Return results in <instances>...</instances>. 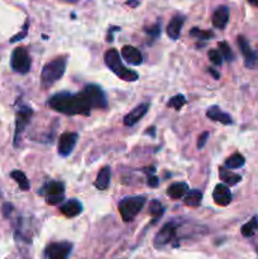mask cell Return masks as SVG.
<instances>
[{
    "label": "cell",
    "mask_w": 258,
    "mask_h": 259,
    "mask_svg": "<svg viewBox=\"0 0 258 259\" xmlns=\"http://www.w3.org/2000/svg\"><path fill=\"white\" fill-rule=\"evenodd\" d=\"M48 105L53 110L66 115L89 116L91 113V108L86 101L82 91L77 94H71L68 91L55 94L48 100Z\"/></svg>",
    "instance_id": "1"
},
{
    "label": "cell",
    "mask_w": 258,
    "mask_h": 259,
    "mask_svg": "<svg viewBox=\"0 0 258 259\" xmlns=\"http://www.w3.org/2000/svg\"><path fill=\"white\" fill-rule=\"evenodd\" d=\"M66 65H67V58L65 56L57 57L46 63L42 73H40V86H42V89H50L51 86L55 85L65 73Z\"/></svg>",
    "instance_id": "2"
},
{
    "label": "cell",
    "mask_w": 258,
    "mask_h": 259,
    "mask_svg": "<svg viewBox=\"0 0 258 259\" xmlns=\"http://www.w3.org/2000/svg\"><path fill=\"white\" fill-rule=\"evenodd\" d=\"M104 61L105 65L115 73L118 77H120L124 81H137L138 80V73L136 71H132L129 68L124 67L121 63V58L119 56V52L116 50H109L106 51L104 55Z\"/></svg>",
    "instance_id": "3"
},
{
    "label": "cell",
    "mask_w": 258,
    "mask_h": 259,
    "mask_svg": "<svg viewBox=\"0 0 258 259\" xmlns=\"http://www.w3.org/2000/svg\"><path fill=\"white\" fill-rule=\"evenodd\" d=\"M146 196H131V197H124L118 205L119 212L120 217L124 222H132L134 218L142 211V209L146 205Z\"/></svg>",
    "instance_id": "4"
},
{
    "label": "cell",
    "mask_w": 258,
    "mask_h": 259,
    "mask_svg": "<svg viewBox=\"0 0 258 259\" xmlns=\"http://www.w3.org/2000/svg\"><path fill=\"white\" fill-rule=\"evenodd\" d=\"M39 195L46 197L48 205H57L65 199V185L60 181H50L40 189Z\"/></svg>",
    "instance_id": "5"
},
{
    "label": "cell",
    "mask_w": 258,
    "mask_h": 259,
    "mask_svg": "<svg viewBox=\"0 0 258 259\" xmlns=\"http://www.w3.org/2000/svg\"><path fill=\"white\" fill-rule=\"evenodd\" d=\"M82 94L91 109H106L108 106V100L100 86L94 83L85 86Z\"/></svg>",
    "instance_id": "6"
},
{
    "label": "cell",
    "mask_w": 258,
    "mask_h": 259,
    "mask_svg": "<svg viewBox=\"0 0 258 259\" xmlns=\"http://www.w3.org/2000/svg\"><path fill=\"white\" fill-rule=\"evenodd\" d=\"M12 68L18 73H28L30 70V65H32V60L28 53V51L24 47H18L13 51L12 53Z\"/></svg>",
    "instance_id": "7"
},
{
    "label": "cell",
    "mask_w": 258,
    "mask_h": 259,
    "mask_svg": "<svg viewBox=\"0 0 258 259\" xmlns=\"http://www.w3.org/2000/svg\"><path fill=\"white\" fill-rule=\"evenodd\" d=\"M177 234V224L175 222H169L164 224L161 228L157 235L154 237V247L156 248H163L167 244L174 242L176 239Z\"/></svg>",
    "instance_id": "8"
},
{
    "label": "cell",
    "mask_w": 258,
    "mask_h": 259,
    "mask_svg": "<svg viewBox=\"0 0 258 259\" xmlns=\"http://www.w3.org/2000/svg\"><path fill=\"white\" fill-rule=\"evenodd\" d=\"M33 115L32 108L27 105H22L17 111V120H15V134H14V146L17 147L20 141V136L24 132L25 126L29 123Z\"/></svg>",
    "instance_id": "9"
},
{
    "label": "cell",
    "mask_w": 258,
    "mask_h": 259,
    "mask_svg": "<svg viewBox=\"0 0 258 259\" xmlns=\"http://www.w3.org/2000/svg\"><path fill=\"white\" fill-rule=\"evenodd\" d=\"M238 46H239L240 52H242L243 57H244L245 67L250 68V70L258 68V51L252 50L249 46V42L243 35L238 37Z\"/></svg>",
    "instance_id": "10"
},
{
    "label": "cell",
    "mask_w": 258,
    "mask_h": 259,
    "mask_svg": "<svg viewBox=\"0 0 258 259\" xmlns=\"http://www.w3.org/2000/svg\"><path fill=\"white\" fill-rule=\"evenodd\" d=\"M72 250V244L68 242L51 243L46 248V257L47 259H67Z\"/></svg>",
    "instance_id": "11"
},
{
    "label": "cell",
    "mask_w": 258,
    "mask_h": 259,
    "mask_svg": "<svg viewBox=\"0 0 258 259\" xmlns=\"http://www.w3.org/2000/svg\"><path fill=\"white\" fill-rule=\"evenodd\" d=\"M78 141V134L75 132H67L63 133L62 136L58 138V153L62 157H67L72 153L75 149L76 144Z\"/></svg>",
    "instance_id": "12"
},
{
    "label": "cell",
    "mask_w": 258,
    "mask_h": 259,
    "mask_svg": "<svg viewBox=\"0 0 258 259\" xmlns=\"http://www.w3.org/2000/svg\"><path fill=\"white\" fill-rule=\"evenodd\" d=\"M232 192H230L229 187L225 184H219L215 186L214 191H212V199H214L215 204L219 206H227L232 202Z\"/></svg>",
    "instance_id": "13"
},
{
    "label": "cell",
    "mask_w": 258,
    "mask_h": 259,
    "mask_svg": "<svg viewBox=\"0 0 258 259\" xmlns=\"http://www.w3.org/2000/svg\"><path fill=\"white\" fill-rule=\"evenodd\" d=\"M148 109H149V104H147V103L136 106V108H134L131 113L126 114V115L124 116V120H123L124 125L133 126L134 124L138 123V121L141 120L144 115H146L147 111H148Z\"/></svg>",
    "instance_id": "14"
},
{
    "label": "cell",
    "mask_w": 258,
    "mask_h": 259,
    "mask_svg": "<svg viewBox=\"0 0 258 259\" xmlns=\"http://www.w3.org/2000/svg\"><path fill=\"white\" fill-rule=\"evenodd\" d=\"M121 57L132 66H139L143 62V56H142L141 51L137 50L133 46H124L121 48Z\"/></svg>",
    "instance_id": "15"
},
{
    "label": "cell",
    "mask_w": 258,
    "mask_h": 259,
    "mask_svg": "<svg viewBox=\"0 0 258 259\" xmlns=\"http://www.w3.org/2000/svg\"><path fill=\"white\" fill-rule=\"evenodd\" d=\"M206 116L210 120L218 121V123H222L224 125H230L233 123V119L229 114H227L225 111H223L219 106L214 105L210 106L206 110Z\"/></svg>",
    "instance_id": "16"
},
{
    "label": "cell",
    "mask_w": 258,
    "mask_h": 259,
    "mask_svg": "<svg viewBox=\"0 0 258 259\" xmlns=\"http://www.w3.org/2000/svg\"><path fill=\"white\" fill-rule=\"evenodd\" d=\"M61 212L67 218H75L82 212V204L77 199L67 200L62 206L60 207Z\"/></svg>",
    "instance_id": "17"
},
{
    "label": "cell",
    "mask_w": 258,
    "mask_h": 259,
    "mask_svg": "<svg viewBox=\"0 0 258 259\" xmlns=\"http://www.w3.org/2000/svg\"><path fill=\"white\" fill-rule=\"evenodd\" d=\"M229 22V8L228 7H219L212 14V25L219 29H224Z\"/></svg>",
    "instance_id": "18"
},
{
    "label": "cell",
    "mask_w": 258,
    "mask_h": 259,
    "mask_svg": "<svg viewBox=\"0 0 258 259\" xmlns=\"http://www.w3.org/2000/svg\"><path fill=\"white\" fill-rule=\"evenodd\" d=\"M185 18L182 15H176L171 19V22L167 25V35H168L171 39L176 40L180 38V34H181L182 27H184Z\"/></svg>",
    "instance_id": "19"
},
{
    "label": "cell",
    "mask_w": 258,
    "mask_h": 259,
    "mask_svg": "<svg viewBox=\"0 0 258 259\" xmlns=\"http://www.w3.org/2000/svg\"><path fill=\"white\" fill-rule=\"evenodd\" d=\"M110 180H111V168L109 166H105L100 169V172H99L98 176H96L95 182H94V186H95L98 190H100V191H104V190L108 189L109 185H110Z\"/></svg>",
    "instance_id": "20"
},
{
    "label": "cell",
    "mask_w": 258,
    "mask_h": 259,
    "mask_svg": "<svg viewBox=\"0 0 258 259\" xmlns=\"http://www.w3.org/2000/svg\"><path fill=\"white\" fill-rule=\"evenodd\" d=\"M219 176L220 180H222L227 186H235V185L239 184V182L242 181V176L234 174V172H232L229 168H227V167H220Z\"/></svg>",
    "instance_id": "21"
},
{
    "label": "cell",
    "mask_w": 258,
    "mask_h": 259,
    "mask_svg": "<svg viewBox=\"0 0 258 259\" xmlns=\"http://www.w3.org/2000/svg\"><path fill=\"white\" fill-rule=\"evenodd\" d=\"M187 191H189V186L185 182H176L167 189V194L172 199H181L182 196L186 195Z\"/></svg>",
    "instance_id": "22"
},
{
    "label": "cell",
    "mask_w": 258,
    "mask_h": 259,
    "mask_svg": "<svg viewBox=\"0 0 258 259\" xmlns=\"http://www.w3.org/2000/svg\"><path fill=\"white\" fill-rule=\"evenodd\" d=\"M202 200V192L200 190H189L185 195L184 202L187 205V206L191 207H197L200 204H201Z\"/></svg>",
    "instance_id": "23"
},
{
    "label": "cell",
    "mask_w": 258,
    "mask_h": 259,
    "mask_svg": "<svg viewBox=\"0 0 258 259\" xmlns=\"http://www.w3.org/2000/svg\"><path fill=\"white\" fill-rule=\"evenodd\" d=\"M10 176H12L13 180L17 181V184L19 185L20 190H23V191H28V190L30 189V184L29 181H28L27 176L24 175V172L19 171V169H15V171H13L12 174H10Z\"/></svg>",
    "instance_id": "24"
},
{
    "label": "cell",
    "mask_w": 258,
    "mask_h": 259,
    "mask_svg": "<svg viewBox=\"0 0 258 259\" xmlns=\"http://www.w3.org/2000/svg\"><path fill=\"white\" fill-rule=\"evenodd\" d=\"M245 159L240 153H234L225 161V167L229 169H237L244 166Z\"/></svg>",
    "instance_id": "25"
},
{
    "label": "cell",
    "mask_w": 258,
    "mask_h": 259,
    "mask_svg": "<svg viewBox=\"0 0 258 259\" xmlns=\"http://www.w3.org/2000/svg\"><path fill=\"white\" fill-rule=\"evenodd\" d=\"M258 230V218L254 217L242 227L240 232H242V235L245 238H250L255 234V232Z\"/></svg>",
    "instance_id": "26"
},
{
    "label": "cell",
    "mask_w": 258,
    "mask_h": 259,
    "mask_svg": "<svg viewBox=\"0 0 258 259\" xmlns=\"http://www.w3.org/2000/svg\"><path fill=\"white\" fill-rule=\"evenodd\" d=\"M163 212H164L163 205H162L158 200H152L151 204H149V214L153 217V223L157 222V220L163 215Z\"/></svg>",
    "instance_id": "27"
},
{
    "label": "cell",
    "mask_w": 258,
    "mask_h": 259,
    "mask_svg": "<svg viewBox=\"0 0 258 259\" xmlns=\"http://www.w3.org/2000/svg\"><path fill=\"white\" fill-rule=\"evenodd\" d=\"M190 35H191V37L197 38V39L206 40V39H210V38L214 37V33H212L211 30H202V29H200V28L195 27L190 30Z\"/></svg>",
    "instance_id": "28"
},
{
    "label": "cell",
    "mask_w": 258,
    "mask_h": 259,
    "mask_svg": "<svg viewBox=\"0 0 258 259\" xmlns=\"http://www.w3.org/2000/svg\"><path fill=\"white\" fill-rule=\"evenodd\" d=\"M185 104H186V98L184 95H181V94H179V95H175L174 98L169 99V101L167 103V106L174 108L175 110H180V109H182V106Z\"/></svg>",
    "instance_id": "29"
},
{
    "label": "cell",
    "mask_w": 258,
    "mask_h": 259,
    "mask_svg": "<svg viewBox=\"0 0 258 259\" xmlns=\"http://www.w3.org/2000/svg\"><path fill=\"white\" fill-rule=\"evenodd\" d=\"M218 46H219V52L222 53L223 60L228 61V62L234 60V53H233V51L230 50L229 45H228L227 42H219V45Z\"/></svg>",
    "instance_id": "30"
},
{
    "label": "cell",
    "mask_w": 258,
    "mask_h": 259,
    "mask_svg": "<svg viewBox=\"0 0 258 259\" xmlns=\"http://www.w3.org/2000/svg\"><path fill=\"white\" fill-rule=\"evenodd\" d=\"M143 171L146 172V174H148V177H147V185H148L149 187H152V189H156V187L158 186V184H159L158 177L154 176L156 168L152 166V167H149V168H144Z\"/></svg>",
    "instance_id": "31"
},
{
    "label": "cell",
    "mask_w": 258,
    "mask_h": 259,
    "mask_svg": "<svg viewBox=\"0 0 258 259\" xmlns=\"http://www.w3.org/2000/svg\"><path fill=\"white\" fill-rule=\"evenodd\" d=\"M207 56H209V60L211 61L214 65L222 66L223 56H222V53L219 52V50H210L209 53H207Z\"/></svg>",
    "instance_id": "32"
},
{
    "label": "cell",
    "mask_w": 258,
    "mask_h": 259,
    "mask_svg": "<svg viewBox=\"0 0 258 259\" xmlns=\"http://www.w3.org/2000/svg\"><path fill=\"white\" fill-rule=\"evenodd\" d=\"M144 30H146L147 34H149L152 38L156 39V38H158L159 35H161V22H157L156 24L152 25V27L146 28Z\"/></svg>",
    "instance_id": "33"
},
{
    "label": "cell",
    "mask_w": 258,
    "mask_h": 259,
    "mask_svg": "<svg viewBox=\"0 0 258 259\" xmlns=\"http://www.w3.org/2000/svg\"><path fill=\"white\" fill-rule=\"evenodd\" d=\"M28 25H29V23H28V20H27V23H25V25H24V28H23L22 32L18 33V34H15L14 37H13L12 39H10V43H15V42H18V40H22L23 38H24L25 35H27V32H28Z\"/></svg>",
    "instance_id": "34"
},
{
    "label": "cell",
    "mask_w": 258,
    "mask_h": 259,
    "mask_svg": "<svg viewBox=\"0 0 258 259\" xmlns=\"http://www.w3.org/2000/svg\"><path fill=\"white\" fill-rule=\"evenodd\" d=\"M207 138H209V132H204V133L200 134L199 141H197V149L204 148V146L207 142Z\"/></svg>",
    "instance_id": "35"
},
{
    "label": "cell",
    "mask_w": 258,
    "mask_h": 259,
    "mask_svg": "<svg viewBox=\"0 0 258 259\" xmlns=\"http://www.w3.org/2000/svg\"><path fill=\"white\" fill-rule=\"evenodd\" d=\"M12 212H13V205L9 204V202H5V204L3 205V214H4V217L9 218Z\"/></svg>",
    "instance_id": "36"
},
{
    "label": "cell",
    "mask_w": 258,
    "mask_h": 259,
    "mask_svg": "<svg viewBox=\"0 0 258 259\" xmlns=\"http://www.w3.org/2000/svg\"><path fill=\"white\" fill-rule=\"evenodd\" d=\"M118 30H120V27H111L108 32L106 42H113V32H118Z\"/></svg>",
    "instance_id": "37"
},
{
    "label": "cell",
    "mask_w": 258,
    "mask_h": 259,
    "mask_svg": "<svg viewBox=\"0 0 258 259\" xmlns=\"http://www.w3.org/2000/svg\"><path fill=\"white\" fill-rule=\"evenodd\" d=\"M207 72L211 73L212 77H214L215 80H219V78H220V73L218 72L217 70H214V68H212V67H209V68H207Z\"/></svg>",
    "instance_id": "38"
},
{
    "label": "cell",
    "mask_w": 258,
    "mask_h": 259,
    "mask_svg": "<svg viewBox=\"0 0 258 259\" xmlns=\"http://www.w3.org/2000/svg\"><path fill=\"white\" fill-rule=\"evenodd\" d=\"M138 4H139L138 0H128V2H126V5H129V7L132 8H136Z\"/></svg>",
    "instance_id": "39"
},
{
    "label": "cell",
    "mask_w": 258,
    "mask_h": 259,
    "mask_svg": "<svg viewBox=\"0 0 258 259\" xmlns=\"http://www.w3.org/2000/svg\"><path fill=\"white\" fill-rule=\"evenodd\" d=\"M147 133H151L152 137H156V131H154V126H151V128H148V131H147Z\"/></svg>",
    "instance_id": "40"
},
{
    "label": "cell",
    "mask_w": 258,
    "mask_h": 259,
    "mask_svg": "<svg viewBox=\"0 0 258 259\" xmlns=\"http://www.w3.org/2000/svg\"><path fill=\"white\" fill-rule=\"evenodd\" d=\"M247 2L249 3V4L254 5V7H257V8H258V0H247Z\"/></svg>",
    "instance_id": "41"
}]
</instances>
